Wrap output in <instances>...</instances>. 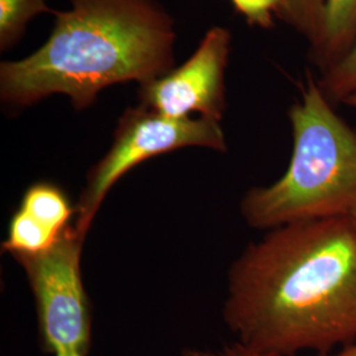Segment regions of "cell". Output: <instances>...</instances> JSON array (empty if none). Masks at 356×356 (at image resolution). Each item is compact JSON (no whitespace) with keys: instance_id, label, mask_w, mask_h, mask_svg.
Segmentation results:
<instances>
[{"instance_id":"18","label":"cell","mask_w":356,"mask_h":356,"mask_svg":"<svg viewBox=\"0 0 356 356\" xmlns=\"http://www.w3.org/2000/svg\"><path fill=\"white\" fill-rule=\"evenodd\" d=\"M351 216H354L356 218V207L354 209V211H353V214H351Z\"/></svg>"},{"instance_id":"12","label":"cell","mask_w":356,"mask_h":356,"mask_svg":"<svg viewBox=\"0 0 356 356\" xmlns=\"http://www.w3.org/2000/svg\"><path fill=\"white\" fill-rule=\"evenodd\" d=\"M319 86L330 102H344L356 94V41L346 56L325 72Z\"/></svg>"},{"instance_id":"5","label":"cell","mask_w":356,"mask_h":356,"mask_svg":"<svg viewBox=\"0 0 356 356\" xmlns=\"http://www.w3.org/2000/svg\"><path fill=\"white\" fill-rule=\"evenodd\" d=\"M83 239L76 226H69L47 251L16 257L36 298L41 342L53 354L89 353L91 317L81 276Z\"/></svg>"},{"instance_id":"14","label":"cell","mask_w":356,"mask_h":356,"mask_svg":"<svg viewBox=\"0 0 356 356\" xmlns=\"http://www.w3.org/2000/svg\"><path fill=\"white\" fill-rule=\"evenodd\" d=\"M188 356H288L272 353V351H264L260 348H256L252 346L236 342V343L227 346L218 351H191Z\"/></svg>"},{"instance_id":"1","label":"cell","mask_w":356,"mask_h":356,"mask_svg":"<svg viewBox=\"0 0 356 356\" xmlns=\"http://www.w3.org/2000/svg\"><path fill=\"white\" fill-rule=\"evenodd\" d=\"M225 321L239 342L282 355L356 342V218L269 229L229 269Z\"/></svg>"},{"instance_id":"10","label":"cell","mask_w":356,"mask_h":356,"mask_svg":"<svg viewBox=\"0 0 356 356\" xmlns=\"http://www.w3.org/2000/svg\"><path fill=\"white\" fill-rule=\"evenodd\" d=\"M54 13L45 0H0V48L13 47L38 13Z\"/></svg>"},{"instance_id":"11","label":"cell","mask_w":356,"mask_h":356,"mask_svg":"<svg viewBox=\"0 0 356 356\" xmlns=\"http://www.w3.org/2000/svg\"><path fill=\"white\" fill-rule=\"evenodd\" d=\"M326 0H284L277 17L304 35L313 48L318 44Z\"/></svg>"},{"instance_id":"6","label":"cell","mask_w":356,"mask_h":356,"mask_svg":"<svg viewBox=\"0 0 356 356\" xmlns=\"http://www.w3.org/2000/svg\"><path fill=\"white\" fill-rule=\"evenodd\" d=\"M229 47V31L211 28L185 64L141 85V104L173 119L198 114L220 122L226 108L225 70Z\"/></svg>"},{"instance_id":"9","label":"cell","mask_w":356,"mask_h":356,"mask_svg":"<svg viewBox=\"0 0 356 356\" xmlns=\"http://www.w3.org/2000/svg\"><path fill=\"white\" fill-rule=\"evenodd\" d=\"M60 236L19 209L10 222L4 248L15 257L32 256L47 251Z\"/></svg>"},{"instance_id":"8","label":"cell","mask_w":356,"mask_h":356,"mask_svg":"<svg viewBox=\"0 0 356 356\" xmlns=\"http://www.w3.org/2000/svg\"><path fill=\"white\" fill-rule=\"evenodd\" d=\"M19 209L58 235L70 226L69 220L73 216V209L64 191L47 182L31 186Z\"/></svg>"},{"instance_id":"15","label":"cell","mask_w":356,"mask_h":356,"mask_svg":"<svg viewBox=\"0 0 356 356\" xmlns=\"http://www.w3.org/2000/svg\"><path fill=\"white\" fill-rule=\"evenodd\" d=\"M317 356H356V342L347 344L342 348H338V350L329 353V354H322V355Z\"/></svg>"},{"instance_id":"13","label":"cell","mask_w":356,"mask_h":356,"mask_svg":"<svg viewBox=\"0 0 356 356\" xmlns=\"http://www.w3.org/2000/svg\"><path fill=\"white\" fill-rule=\"evenodd\" d=\"M284 0H231L236 13H242L248 24L261 28L273 26V13L277 16Z\"/></svg>"},{"instance_id":"7","label":"cell","mask_w":356,"mask_h":356,"mask_svg":"<svg viewBox=\"0 0 356 356\" xmlns=\"http://www.w3.org/2000/svg\"><path fill=\"white\" fill-rule=\"evenodd\" d=\"M355 41L356 0H326L318 44L313 48L316 63L326 72Z\"/></svg>"},{"instance_id":"16","label":"cell","mask_w":356,"mask_h":356,"mask_svg":"<svg viewBox=\"0 0 356 356\" xmlns=\"http://www.w3.org/2000/svg\"><path fill=\"white\" fill-rule=\"evenodd\" d=\"M343 103L350 106V107H353V108H356V94H353L351 97H348Z\"/></svg>"},{"instance_id":"17","label":"cell","mask_w":356,"mask_h":356,"mask_svg":"<svg viewBox=\"0 0 356 356\" xmlns=\"http://www.w3.org/2000/svg\"><path fill=\"white\" fill-rule=\"evenodd\" d=\"M54 356H86L81 353H76V351H63V353H57Z\"/></svg>"},{"instance_id":"3","label":"cell","mask_w":356,"mask_h":356,"mask_svg":"<svg viewBox=\"0 0 356 356\" xmlns=\"http://www.w3.org/2000/svg\"><path fill=\"white\" fill-rule=\"evenodd\" d=\"M289 120L293 153L286 172L269 186L251 189L241 204L254 229L351 216L356 207V132L310 76Z\"/></svg>"},{"instance_id":"4","label":"cell","mask_w":356,"mask_h":356,"mask_svg":"<svg viewBox=\"0 0 356 356\" xmlns=\"http://www.w3.org/2000/svg\"><path fill=\"white\" fill-rule=\"evenodd\" d=\"M186 147L225 152L227 144L219 122L207 118L173 119L140 104L119 119L114 143L91 169L76 206V229L86 236L107 193L128 170L154 156Z\"/></svg>"},{"instance_id":"2","label":"cell","mask_w":356,"mask_h":356,"mask_svg":"<svg viewBox=\"0 0 356 356\" xmlns=\"http://www.w3.org/2000/svg\"><path fill=\"white\" fill-rule=\"evenodd\" d=\"M53 15L40 49L0 65V97L8 106L63 94L82 110L111 85H144L173 69L175 24L154 0H72V10Z\"/></svg>"}]
</instances>
